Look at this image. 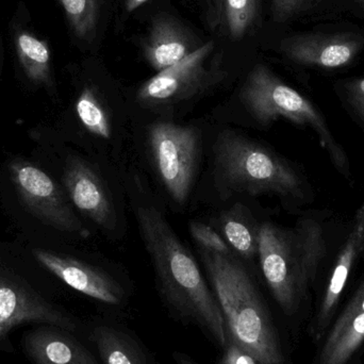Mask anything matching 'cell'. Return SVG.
Returning <instances> with one entry per match:
<instances>
[{
	"mask_svg": "<svg viewBox=\"0 0 364 364\" xmlns=\"http://www.w3.org/2000/svg\"><path fill=\"white\" fill-rule=\"evenodd\" d=\"M363 342V312L346 307L323 346L320 364H346Z\"/></svg>",
	"mask_w": 364,
	"mask_h": 364,
	"instance_id": "2e32d148",
	"label": "cell"
},
{
	"mask_svg": "<svg viewBox=\"0 0 364 364\" xmlns=\"http://www.w3.org/2000/svg\"><path fill=\"white\" fill-rule=\"evenodd\" d=\"M200 256L224 316L228 337L261 364H284L279 338L245 267L230 255L200 247Z\"/></svg>",
	"mask_w": 364,
	"mask_h": 364,
	"instance_id": "7a4b0ae2",
	"label": "cell"
},
{
	"mask_svg": "<svg viewBox=\"0 0 364 364\" xmlns=\"http://www.w3.org/2000/svg\"><path fill=\"white\" fill-rule=\"evenodd\" d=\"M76 112L83 127L98 138L109 140L112 136L110 119L95 90L85 87L76 102Z\"/></svg>",
	"mask_w": 364,
	"mask_h": 364,
	"instance_id": "7402d4cb",
	"label": "cell"
},
{
	"mask_svg": "<svg viewBox=\"0 0 364 364\" xmlns=\"http://www.w3.org/2000/svg\"><path fill=\"white\" fill-rule=\"evenodd\" d=\"M358 216L359 218H361V220H363V224L364 227V205L363 207V209H361L360 211H359Z\"/></svg>",
	"mask_w": 364,
	"mask_h": 364,
	"instance_id": "1f68e13d",
	"label": "cell"
},
{
	"mask_svg": "<svg viewBox=\"0 0 364 364\" xmlns=\"http://www.w3.org/2000/svg\"><path fill=\"white\" fill-rule=\"evenodd\" d=\"M346 308L355 310V311L363 312L364 314V286L359 289L358 292L353 297L352 301L348 303Z\"/></svg>",
	"mask_w": 364,
	"mask_h": 364,
	"instance_id": "f1b7e54d",
	"label": "cell"
},
{
	"mask_svg": "<svg viewBox=\"0 0 364 364\" xmlns=\"http://www.w3.org/2000/svg\"><path fill=\"white\" fill-rule=\"evenodd\" d=\"M11 178L23 207L57 230L87 237L90 231L73 211L62 188L44 171L30 162L15 160Z\"/></svg>",
	"mask_w": 364,
	"mask_h": 364,
	"instance_id": "52a82bcc",
	"label": "cell"
},
{
	"mask_svg": "<svg viewBox=\"0 0 364 364\" xmlns=\"http://www.w3.org/2000/svg\"><path fill=\"white\" fill-rule=\"evenodd\" d=\"M346 92L350 106L364 121V77L350 81L346 85Z\"/></svg>",
	"mask_w": 364,
	"mask_h": 364,
	"instance_id": "4316f807",
	"label": "cell"
},
{
	"mask_svg": "<svg viewBox=\"0 0 364 364\" xmlns=\"http://www.w3.org/2000/svg\"><path fill=\"white\" fill-rule=\"evenodd\" d=\"M33 255L43 267L74 290L113 307L125 304L123 287L102 269L45 250H34Z\"/></svg>",
	"mask_w": 364,
	"mask_h": 364,
	"instance_id": "30bf717a",
	"label": "cell"
},
{
	"mask_svg": "<svg viewBox=\"0 0 364 364\" xmlns=\"http://www.w3.org/2000/svg\"><path fill=\"white\" fill-rule=\"evenodd\" d=\"M23 352L33 364H100L93 354L59 327L44 325L23 335Z\"/></svg>",
	"mask_w": 364,
	"mask_h": 364,
	"instance_id": "4fadbf2b",
	"label": "cell"
},
{
	"mask_svg": "<svg viewBox=\"0 0 364 364\" xmlns=\"http://www.w3.org/2000/svg\"><path fill=\"white\" fill-rule=\"evenodd\" d=\"M198 47H195L190 34L176 19L158 15L151 21L143 53L149 65L159 73L178 63Z\"/></svg>",
	"mask_w": 364,
	"mask_h": 364,
	"instance_id": "5bb4252c",
	"label": "cell"
},
{
	"mask_svg": "<svg viewBox=\"0 0 364 364\" xmlns=\"http://www.w3.org/2000/svg\"><path fill=\"white\" fill-rule=\"evenodd\" d=\"M149 144L164 188L173 200L182 205L188 200L196 176L200 132L172 122H155L149 127Z\"/></svg>",
	"mask_w": 364,
	"mask_h": 364,
	"instance_id": "5b68a950",
	"label": "cell"
},
{
	"mask_svg": "<svg viewBox=\"0 0 364 364\" xmlns=\"http://www.w3.org/2000/svg\"><path fill=\"white\" fill-rule=\"evenodd\" d=\"M257 242L263 277L278 305L291 316L307 290L293 232L263 223L257 231Z\"/></svg>",
	"mask_w": 364,
	"mask_h": 364,
	"instance_id": "8992f818",
	"label": "cell"
},
{
	"mask_svg": "<svg viewBox=\"0 0 364 364\" xmlns=\"http://www.w3.org/2000/svg\"><path fill=\"white\" fill-rule=\"evenodd\" d=\"M241 100L252 119L260 125H271L286 119L316 132L321 144L342 172H348V158L338 144L324 117L305 96L282 82L267 66L257 64L246 77Z\"/></svg>",
	"mask_w": 364,
	"mask_h": 364,
	"instance_id": "277c9868",
	"label": "cell"
},
{
	"mask_svg": "<svg viewBox=\"0 0 364 364\" xmlns=\"http://www.w3.org/2000/svg\"><path fill=\"white\" fill-rule=\"evenodd\" d=\"M92 340L104 364H149L139 342L121 327L96 325Z\"/></svg>",
	"mask_w": 364,
	"mask_h": 364,
	"instance_id": "e0dca14e",
	"label": "cell"
},
{
	"mask_svg": "<svg viewBox=\"0 0 364 364\" xmlns=\"http://www.w3.org/2000/svg\"><path fill=\"white\" fill-rule=\"evenodd\" d=\"M357 1L363 2V4H364V0H357Z\"/></svg>",
	"mask_w": 364,
	"mask_h": 364,
	"instance_id": "d6a6232c",
	"label": "cell"
},
{
	"mask_svg": "<svg viewBox=\"0 0 364 364\" xmlns=\"http://www.w3.org/2000/svg\"><path fill=\"white\" fill-rule=\"evenodd\" d=\"M64 186L77 209L96 225L111 229L115 225V212L110 196L97 173L83 160L70 158L66 162Z\"/></svg>",
	"mask_w": 364,
	"mask_h": 364,
	"instance_id": "8fae6325",
	"label": "cell"
},
{
	"mask_svg": "<svg viewBox=\"0 0 364 364\" xmlns=\"http://www.w3.org/2000/svg\"><path fill=\"white\" fill-rule=\"evenodd\" d=\"M308 0H272V11L277 21H286L303 10Z\"/></svg>",
	"mask_w": 364,
	"mask_h": 364,
	"instance_id": "484cf974",
	"label": "cell"
},
{
	"mask_svg": "<svg viewBox=\"0 0 364 364\" xmlns=\"http://www.w3.org/2000/svg\"><path fill=\"white\" fill-rule=\"evenodd\" d=\"M214 47L212 41L205 43L178 63L157 73L139 89V102L149 107L164 106L199 93L214 78L213 66L208 65Z\"/></svg>",
	"mask_w": 364,
	"mask_h": 364,
	"instance_id": "ba28073f",
	"label": "cell"
},
{
	"mask_svg": "<svg viewBox=\"0 0 364 364\" xmlns=\"http://www.w3.org/2000/svg\"><path fill=\"white\" fill-rule=\"evenodd\" d=\"M208 4V15L212 18V23L216 26L220 23L222 17L223 0H205Z\"/></svg>",
	"mask_w": 364,
	"mask_h": 364,
	"instance_id": "83f0119b",
	"label": "cell"
},
{
	"mask_svg": "<svg viewBox=\"0 0 364 364\" xmlns=\"http://www.w3.org/2000/svg\"><path fill=\"white\" fill-rule=\"evenodd\" d=\"M363 40L350 36H296L284 38L282 50L289 59L304 65L338 68L358 55Z\"/></svg>",
	"mask_w": 364,
	"mask_h": 364,
	"instance_id": "7c38bea8",
	"label": "cell"
},
{
	"mask_svg": "<svg viewBox=\"0 0 364 364\" xmlns=\"http://www.w3.org/2000/svg\"><path fill=\"white\" fill-rule=\"evenodd\" d=\"M222 229L226 241L245 258H252L258 250L257 232L250 229L237 209H232L222 218ZM258 231V230H257Z\"/></svg>",
	"mask_w": 364,
	"mask_h": 364,
	"instance_id": "603a6c76",
	"label": "cell"
},
{
	"mask_svg": "<svg viewBox=\"0 0 364 364\" xmlns=\"http://www.w3.org/2000/svg\"><path fill=\"white\" fill-rule=\"evenodd\" d=\"M214 161L218 179L233 192L301 195V178L288 164L237 132H220L214 145Z\"/></svg>",
	"mask_w": 364,
	"mask_h": 364,
	"instance_id": "3957f363",
	"label": "cell"
},
{
	"mask_svg": "<svg viewBox=\"0 0 364 364\" xmlns=\"http://www.w3.org/2000/svg\"><path fill=\"white\" fill-rule=\"evenodd\" d=\"M260 13V0H223V26L233 40L243 38L256 26Z\"/></svg>",
	"mask_w": 364,
	"mask_h": 364,
	"instance_id": "ffe728a7",
	"label": "cell"
},
{
	"mask_svg": "<svg viewBox=\"0 0 364 364\" xmlns=\"http://www.w3.org/2000/svg\"><path fill=\"white\" fill-rule=\"evenodd\" d=\"M15 48L26 76L38 85H51V55L48 43L21 31L15 36Z\"/></svg>",
	"mask_w": 364,
	"mask_h": 364,
	"instance_id": "ac0fdd59",
	"label": "cell"
},
{
	"mask_svg": "<svg viewBox=\"0 0 364 364\" xmlns=\"http://www.w3.org/2000/svg\"><path fill=\"white\" fill-rule=\"evenodd\" d=\"M27 323H42L70 333L77 327L72 316L45 301L27 284L0 273V338Z\"/></svg>",
	"mask_w": 364,
	"mask_h": 364,
	"instance_id": "9c48e42d",
	"label": "cell"
},
{
	"mask_svg": "<svg viewBox=\"0 0 364 364\" xmlns=\"http://www.w3.org/2000/svg\"><path fill=\"white\" fill-rule=\"evenodd\" d=\"M175 359H176V361L178 363V364H196L181 354H175Z\"/></svg>",
	"mask_w": 364,
	"mask_h": 364,
	"instance_id": "4dcf8cb0",
	"label": "cell"
},
{
	"mask_svg": "<svg viewBox=\"0 0 364 364\" xmlns=\"http://www.w3.org/2000/svg\"><path fill=\"white\" fill-rule=\"evenodd\" d=\"M77 38L91 42L97 32L100 0H59Z\"/></svg>",
	"mask_w": 364,
	"mask_h": 364,
	"instance_id": "44dd1931",
	"label": "cell"
},
{
	"mask_svg": "<svg viewBox=\"0 0 364 364\" xmlns=\"http://www.w3.org/2000/svg\"><path fill=\"white\" fill-rule=\"evenodd\" d=\"M188 228L193 239L203 250L220 255H229V247L226 242L211 227L200 222H191Z\"/></svg>",
	"mask_w": 364,
	"mask_h": 364,
	"instance_id": "cb8c5ba5",
	"label": "cell"
},
{
	"mask_svg": "<svg viewBox=\"0 0 364 364\" xmlns=\"http://www.w3.org/2000/svg\"><path fill=\"white\" fill-rule=\"evenodd\" d=\"M136 215L158 287L168 307L182 320L200 327L224 350L228 342L226 322L194 257L157 208L139 205Z\"/></svg>",
	"mask_w": 364,
	"mask_h": 364,
	"instance_id": "6da1fadb",
	"label": "cell"
},
{
	"mask_svg": "<svg viewBox=\"0 0 364 364\" xmlns=\"http://www.w3.org/2000/svg\"><path fill=\"white\" fill-rule=\"evenodd\" d=\"M292 231L301 259L304 282L308 288L316 279L318 265L326 254L324 235L320 225L312 220H301Z\"/></svg>",
	"mask_w": 364,
	"mask_h": 364,
	"instance_id": "d6986e66",
	"label": "cell"
},
{
	"mask_svg": "<svg viewBox=\"0 0 364 364\" xmlns=\"http://www.w3.org/2000/svg\"><path fill=\"white\" fill-rule=\"evenodd\" d=\"M149 0H125V8L128 12H134L136 9L140 8L141 6Z\"/></svg>",
	"mask_w": 364,
	"mask_h": 364,
	"instance_id": "f546056e",
	"label": "cell"
},
{
	"mask_svg": "<svg viewBox=\"0 0 364 364\" xmlns=\"http://www.w3.org/2000/svg\"><path fill=\"white\" fill-rule=\"evenodd\" d=\"M364 244V227L363 220L357 215L356 225L342 248L341 254L338 257L335 269L331 275V282L327 287L326 292L323 297L318 316H316L314 333L316 338H320L328 326L336 308L339 303L340 297L343 292L344 287L348 282V276L352 271L353 265L357 257L360 254Z\"/></svg>",
	"mask_w": 364,
	"mask_h": 364,
	"instance_id": "9a60e30c",
	"label": "cell"
},
{
	"mask_svg": "<svg viewBox=\"0 0 364 364\" xmlns=\"http://www.w3.org/2000/svg\"><path fill=\"white\" fill-rule=\"evenodd\" d=\"M220 364H261L247 350L242 348L239 344L235 343L231 338L228 337L224 354L220 359Z\"/></svg>",
	"mask_w": 364,
	"mask_h": 364,
	"instance_id": "d4e9b609",
	"label": "cell"
}]
</instances>
